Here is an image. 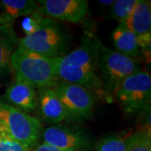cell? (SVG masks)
Instances as JSON below:
<instances>
[{
    "mask_svg": "<svg viewBox=\"0 0 151 151\" xmlns=\"http://www.w3.org/2000/svg\"><path fill=\"white\" fill-rule=\"evenodd\" d=\"M99 43L97 38L85 36L79 46L58 59V76L105 98L98 69Z\"/></svg>",
    "mask_w": 151,
    "mask_h": 151,
    "instance_id": "6da1fadb",
    "label": "cell"
},
{
    "mask_svg": "<svg viewBox=\"0 0 151 151\" xmlns=\"http://www.w3.org/2000/svg\"><path fill=\"white\" fill-rule=\"evenodd\" d=\"M18 76L35 88H53L59 82L58 59L47 58L18 46L10 59Z\"/></svg>",
    "mask_w": 151,
    "mask_h": 151,
    "instance_id": "7a4b0ae2",
    "label": "cell"
},
{
    "mask_svg": "<svg viewBox=\"0 0 151 151\" xmlns=\"http://www.w3.org/2000/svg\"><path fill=\"white\" fill-rule=\"evenodd\" d=\"M70 36L53 19L45 17L37 29L19 39V47L47 58L59 59L68 53Z\"/></svg>",
    "mask_w": 151,
    "mask_h": 151,
    "instance_id": "3957f363",
    "label": "cell"
},
{
    "mask_svg": "<svg viewBox=\"0 0 151 151\" xmlns=\"http://www.w3.org/2000/svg\"><path fill=\"white\" fill-rule=\"evenodd\" d=\"M98 69L105 100L111 102L120 83L141 70V66L136 59L109 48L100 41Z\"/></svg>",
    "mask_w": 151,
    "mask_h": 151,
    "instance_id": "277c9868",
    "label": "cell"
},
{
    "mask_svg": "<svg viewBox=\"0 0 151 151\" xmlns=\"http://www.w3.org/2000/svg\"><path fill=\"white\" fill-rule=\"evenodd\" d=\"M0 131L9 135L29 151L39 145L42 132L39 119L2 101Z\"/></svg>",
    "mask_w": 151,
    "mask_h": 151,
    "instance_id": "5b68a950",
    "label": "cell"
},
{
    "mask_svg": "<svg viewBox=\"0 0 151 151\" xmlns=\"http://www.w3.org/2000/svg\"><path fill=\"white\" fill-rule=\"evenodd\" d=\"M124 113L132 114L146 110L151 99V76L139 70L120 83L113 94Z\"/></svg>",
    "mask_w": 151,
    "mask_h": 151,
    "instance_id": "8992f818",
    "label": "cell"
},
{
    "mask_svg": "<svg viewBox=\"0 0 151 151\" xmlns=\"http://www.w3.org/2000/svg\"><path fill=\"white\" fill-rule=\"evenodd\" d=\"M53 89L64 108L65 121L82 122L92 117L95 97L87 89L60 80Z\"/></svg>",
    "mask_w": 151,
    "mask_h": 151,
    "instance_id": "52a82bcc",
    "label": "cell"
},
{
    "mask_svg": "<svg viewBox=\"0 0 151 151\" xmlns=\"http://www.w3.org/2000/svg\"><path fill=\"white\" fill-rule=\"evenodd\" d=\"M43 143L65 151H88L92 140L85 130L76 126L56 124L41 132Z\"/></svg>",
    "mask_w": 151,
    "mask_h": 151,
    "instance_id": "ba28073f",
    "label": "cell"
},
{
    "mask_svg": "<svg viewBox=\"0 0 151 151\" xmlns=\"http://www.w3.org/2000/svg\"><path fill=\"white\" fill-rule=\"evenodd\" d=\"M37 3L45 16L74 24L85 19L89 7L86 0H40Z\"/></svg>",
    "mask_w": 151,
    "mask_h": 151,
    "instance_id": "9c48e42d",
    "label": "cell"
},
{
    "mask_svg": "<svg viewBox=\"0 0 151 151\" xmlns=\"http://www.w3.org/2000/svg\"><path fill=\"white\" fill-rule=\"evenodd\" d=\"M3 98L5 103L24 113L32 112L37 108L35 88L18 76H15L14 81L6 88Z\"/></svg>",
    "mask_w": 151,
    "mask_h": 151,
    "instance_id": "30bf717a",
    "label": "cell"
},
{
    "mask_svg": "<svg viewBox=\"0 0 151 151\" xmlns=\"http://www.w3.org/2000/svg\"><path fill=\"white\" fill-rule=\"evenodd\" d=\"M37 106L41 118L47 124H58L65 120V113L62 103L53 88L38 89Z\"/></svg>",
    "mask_w": 151,
    "mask_h": 151,
    "instance_id": "8fae6325",
    "label": "cell"
},
{
    "mask_svg": "<svg viewBox=\"0 0 151 151\" xmlns=\"http://www.w3.org/2000/svg\"><path fill=\"white\" fill-rule=\"evenodd\" d=\"M137 36L150 32L151 2L150 0H137L129 18L121 24Z\"/></svg>",
    "mask_w": 151,
    "mask_h": 151,
    "instance_id": "7c38bea8",
    "label": "cell"
},
{
    "mask_svg": "<svg viewBox=\"0 0 151 151\" xmlns=\"http://www.w3.org/2000/svg\"><path fill=\"white\" fill-rule=\"evenodd\" d=\"M0 24H11L19 17H26L39 10L37 2L33 0H2L0 1Z\"/></svg>",
    "mask_w": 151,
    "mask_h": 151,
    "instance_id": "4fadbf2b",
    "label": "cell"
},
{
    "mask_svg": "<svg viewBox=\"0 0 151 151\" xmlns=\"http://www.w3.org/2000/svg\"><path fill=\"white\" fill-rule=\"evenodd\" d=\"M19 40L14 25L0 24V75L10 69L11 56L19 45Z\"/></svg>",
    "mask_w": 151,
    "mask_h": 151,
    "instance_id": "5bb4252c",
    "label": "cell"
},
{
    "mask_svg": "<svg viewBox=\"0 0 151 151\" xmlns=\"http://www.w3.org/2000/svg\"><path fill=\"white\" fill-rule=\"evenodd\" d=\"M112 40L117 51L137 60L140 49L137 41V35L130 29L119 24L113 31Z\"/></svg>",
    "mask_w": 151,
    "mask_h": 151,
    "instance_id": "9a60e30c",
    "label": "cell"
},
{
    "mask_svg": "<svg viewBox=\"0 0 151 151\" xmlns=\"http://www.w3.org/2000/svg\"><path fill=\"white\" fill-rule=\"evenodd\" d=\"M134 138V133L128 134H110L100 138L93 151H127Z\"/></svg>",
    "mask_w": 151,
    "mask_h": 151,
    "instance_id": "2e32d148",
    "label": "cell"
},
{
    "mask_svg": "<svg viewBox=\"0 0 151 151\" xmlns=\"http://www.w3.org/2000/svg\"><path fill=\"white\" fill-rule=\"evenodd\" d=\"M137 0H115L111 6V17L123 24L133 11Z\"/></svg>",
    "mask_w": 151,
    "mask_h": 151,
    "instance_id": "e0dca14e",
    "label": "cell"
},
{
    "mask_svg": "<svg viewBox=\"0 0 151 151\" xmlns=\"http://www.w3.org/2000/svg\"><path fill=\"white\" fill-rule=\"evenodd\" d=\"M127 151H151L150 131L139 130L134 132V138Z\"/></svg>",
    "mask_w": 151,
    "mask_h": 151,
    "instance_id": "ac0fdd59",
    "label": "cell"
},
{
    "mask_svg": "<svg viewBox=\"0 0 151 151\" xmlns=\"http://www.w3.org/2000/svg\"><path fill=\"white\" fill-rule=\"evenodd\" d=\"M45 17V16L40 10L35 11L31 14L24 17L21 22V28L25 35H29L35 32L40 25Z\"/></svg>",
    "mask_w": 151,
    "mask_h": 151,
    "instance_id": "d6986e66",
    "label": "cell"
},
{
    "mask_svg": "<svg viewBox=\"0 0 151 151\" xmlns=\"http://www.w3.org/2000/svg\"><path fill=\"white\" fill-rule=\"evenodd\" d=\"M0 151H29L4 132L0 131Z\"/></svg>",
    "mask_w": 151,
    "mask_h": 151,
    "instance_id": "ffe728a7",
    "label": "cell"
},
{
    "mask_svg": "<svg viewBox=\"0 0 151 151\" xmlns=\"http://www.w3.org/2000/svg\"><path fill=\"white\" fill-rule=\"evenodd\" d=\"M31 151H65V150H59V149H57V148H55V147H52V146L49 145H46V144H45V143H42L41 145H39L36 148H35V149Z\"/></svg>",
    "mask_w": 151,
    "mask_h": 151,
    "instance_id": "44dd1931",
    "label": "cell"
},
{
    "mask_svg": "<svg viewBox=\"0 0 151 151\" xmlns=\"http://www.w3.org/2000/svg\"><path fill=\"white\" fill-rule=\"evenodd\" d=\"M102 5L105 6H112L114 3V0H100L98 1Z\"/></svg>",
    "mask_w": 151,
    "mask_h": 151,
    "instance_id": "7402d4cb",
    "label": "cell"
}]
</instances>
